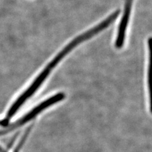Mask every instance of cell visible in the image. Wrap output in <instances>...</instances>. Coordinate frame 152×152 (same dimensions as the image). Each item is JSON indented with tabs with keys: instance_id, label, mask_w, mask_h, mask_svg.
Returning <instances> with one entry per match:
<instances>
[{
	"instance_id": "2",
	"label": "cell",
	"mask_w": 152,
	"mask_h": 152,
	"mask_svg": "<svg viewBox=\"0 0 152 152\" xmlns=\"http://www.w3.org/2000/svg\"><path fill=\"white\" fill-rule=\"evenodd\" d=\"M132 1L133 0H127L126 3L124 12L123 17L120 23L119 27H118L117 37L115 41V47L117 48H121L124 42L126 31L129 20Z\"/></svg>"
},
{
	"instance_id": "1",
	"label": "cell",
	"mask_w": 152,
	"mask_h": 152,
	"mask_svg": "<svg viewBox=\"0 0 152 152\" xmlns=\"http://www.w3.org/2000/svg\"><path fill=\"white\" fill-rule=\"evenodd\" d=\"M101 31V27L97 26L93 28L92 29H90L89 31L84 33V34L79 36L77 37L70 42L69 45H66L64 48L61 50L60 53L57 55L55 58L53 59L51 62L47 65L46 67L42 70V72L37 76V77L34 80V81L32 83V84L28 87L25 92H23L20 96H19L17 100L14 102V103L12 105V107L9 109V110L7 113L6 118L4 119V121L7 124L9 120L13 117L17 111L18 110L24 102L27 99L32 96L38 88H39L40 86L44 82V80L47 78L48 76L51 72L55 66L57 65L60 61L62 60L64 57L67 55L69 52L72 51L75 47L77 46L80 43H81L85 40H87L89 38L93 37L94 35L98 34V32Z\"/></svg>"
}]
</instances>
